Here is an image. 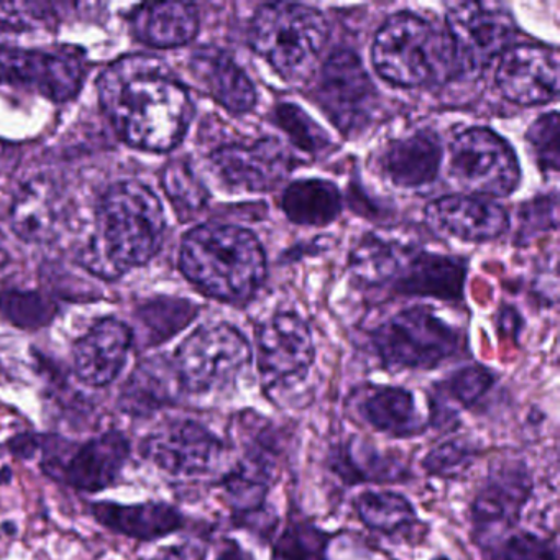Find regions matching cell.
I'll return each mask as SVG.
<instances>
[{
  "mask_svg": "<svg viewBox=\"0 0 560 560\" xmlns=\"http://www.w3.org/2000/svg\"><path fill=\"white\" fill-rule=\"evenodd\" d=\"M162 186L178 214L192 215L208 205V188L188 160L170 162L162 172Z\"/></svg>",
  "mask_w": 560,
  "mask_h": 560,
  "instance_id": "36",
  "label": "cell"
},
{
  "mask_svg": "<svg viewBox=\"0 0 560 560\" xmlns=\"http://www.w3.org/2000/svg\"><path fill=\"white\" fill-rule=\"evenodd\" d=\"M425 224L442 237L457 241H494L510 225L506 212L490 199L475 196H445L429 202L424 212Z\"/></svg>",
  "mask_w": 560,
  "mask_h": 560,
  "instance_id": "20",
  "label": "cell"
},
{
  "mask_svg": "<svg viewBox=\"0 0 560 560\" xmlns=\"http://www.w3.org/2000/svg\"><path fill=\"white\" fill-rule=\"evenodd\" d=\"M163 235L165 212L155 192L139 182L117 183L97 208L84 265L100 277H120L149 264L159 254Z\"/></svg>",
  "mask_w": 560,
  "mask_h": 560,
  "instance_id": "2",
  "label": "cell"
},
{
  "mask_svg": "<svg viewBox=\"0 0 560 560\" xmlns=\"http://www.w3.org/2000/svg\"><path fill=\"white\" fill-rule=\"evenodd\" d=\"M86 77L83 55L0 47V83L18 84L55 103L77 97Z\"/></svg>",
  "mask_w": 560,
  "mask_h": 560,
  "instance_id": "15",
  "label": "cell"
},
{
  "mask_svg": "<svg viewBox=\"0 0 560 560\" xmlns=\"http://www.w3.org/2000/svg\"><path fill=\"white\" fill-rule=\"evenodd\" d=\"M189 70L202 90L229 113H250L257 104V90L250 78L221 48H198L191 55Z\"/></svg>",
  "mask_w": 560,
  "mask_h": 560,
  "instance_id": "22",
  "label": "cell"
},
{
  "mask_svg": "<svg viewBox=\"0 0 560 560\" xmlns=\"http://www.w3.org/2000/svg\"><path fill=\"white\" fill-rule=\"evenodd\" d=\"M448 173L475 198H506L520 186L521 168L513 147L485 127L457 133L448 147Z\"/></svg>",
  "mask_w": 560,
  "mask_h": 560,
  "instance_id": "9",
  "label": "cell"
},
{
  "mask_svg": "<svg viewBox=\"0 0 560 560\" xmlns=\"http://www.w3.org/2000/svg\"><path fill=\"white\" fill-rule=\"evenodd\" d=\"M316 360L313 334L303 317L280 313L257 329V365L267 389L304 382Z\"/></svg>",
  "mask_w": 560,
  "mask_h": 560,
  "instance_id": "13",
  "label": "cell"
},
{
  "mask_svg": "<svg viewBox=\"0 0 560 560\" xmlns=\"http://www.w3.org/2000/svg\"><path fill=\"white\" fill-rule=\"evenodd\" d=\"M250 343L229 324L196 329L176 349L172 363L183 395L205 396L234 385L250 366Z\"/></svg>",
  "mask_w": 560,
  "mask_h": 560,
  "instance_id": "8",
  "label": "cell"
},
{
  "mask_svg": "<svg viewBox=\"0 0 560 560\" xmlns=\"http://www.w3.org/2000/svg\"><path fill=\"white\" fill-rule=\"evenodd\" d=\"M199 307L188 300L156 298L137 311L142 347H156L168 342L198 316Z\"/></svg>",
  "mask_w": 560,
  "mask_h": 560,
  "instance_id": "33",
  "label": "cell"
},
{
  "mask_svg": "<svg viewBox=\"0 0 560 560\" xmlns=\"http://www.w3.org/2000/svg\"><path fill=\"white\" fill-rule=\"evenodd\" d=\"M498 90L517 106H540L559 96V60L542 45H511L498 58Z\"/></svg>",
  "mask_w": 560,
  "mask_h": 560,
  "instance_id": "17",
  "label": "cell"
},
{
  "mask_svg": "<svg viewBox=\"0 0 560 560\" xmlns=\"http://www.w3.org/2000/svg\"><path fill=\"white\" fill-rule=\"evenodd\" d=\"M179 268L206 296L242 304L250 301L265 283L267 257L254 232L209 222L183 237Z\"/></svg>",
  "mask_w": 560,
  "mask_h": 560,
  "instance_id": "3",
  "label": "cell"
},
{
  "mask_svg": "<svg viewBox=\"0 0 560 560\" xmlns=\"http://www.w3.org/2000/svg\"><path fill=\"white\" fill-rule=\"evenodd\" d=\"M140 455L176 480L212 477L224 462L225 442L214 431L191 418L163 421L142 439Z\"/></svg>",
  "mask_w": 560,
  "mask_h": 560,
  "instance_id": "10",
  "label": "cell"
},
{
  "mask_svg": "<svg viewBox=\"0 0 560 560\" xmlns=\"http://www.w3.org/2000/svg\"><path fill=\"white\" fill-rule=\"evenodd\" d=\"M415 252L396 238L380 234L366 235L350 255V273L360 287H386L395 283Z\"/></svg>",
  "mask_w": 560,
  "mask_h": 560,
  "instance_id": "31",
  "label": "cell"
},
{
  "mask_svg": "<svg viewBox=\"0 0 560 560\" xmlns=\"http://www.w3.org/2000/svg\"><path fill=\"white\" fill-rule=\"evenodd\" d=\"M370 342L388 370H434L465 349L462 334L425 306L389 317L373 330Z\"/></svg>",
  "mask_w": 560,
  "mask_h": 560,
  "instance_id": "7",
  "label": "cell"
},
{
  "mask_svg": "<svg viewBox=\"0 0 560 560\" xmlns=\"http://www.w3.org/2000/svg\"><path fill=\"white\" fill-rule=\"evenodd\" d=\"M133 334L122 320L103 319L94 324L73 346L74 375L90 388L113 385L129 359Z\"/></svg>",
  "mask_w": 560,
  "mask_h": 560,
  "instance_id": "19",
  "label": "cell"
},
{
  "mask_svg": "<svg viewBox=\"0 0 560 560\" xmlns=\"http://www.w3.org/2000/svg\"><path fill=\"white\" fill-rule=\"evenodd\" d=\"M91 513L106 529L143 542L172 536L186 524L185 514L165 501L137 504L96 501L91 503Z\"/></svg>",
  "mask_w": 560,
  "mask_h": 560,
  "instance_id": "23",
  "label": "cell"
},
{
  "mask_svg": "<svg viewBox=\"0 0 560 560\" xmlns=\"http://www.w3.org/2000/svg\"><path fill=\"white\" fill-rule=\"evenodd\" d=\"M465 271L464 261L457 258L416 250L393 287L398 293L409 296L455 301L462 296Z\"/></svg>",
  "mask_w": 560,
  "mask_h": 560,
  "instance_id": "28",
  "label": "cell"
},
{
  "mask_svg": "<svg viewBox=\"0 0 560 560\" xmlns=\"http://www.w3.org/2000/svg\"><path fill=\"white\" fill-rule=\"evenodd\" d=\"M280 441L268 425L247 439L237 464L219 480L235 521L250 523L265 510L280 474Z\"/></svg>",
  "mask_w": 560,
  "mask_h": 560,
  "instance_id": "14",
  "label": "cell"
},
{
  "mask_svg": "<svg viewBox=\"0 0 560 560\" xmlns=\"http://www.w3.org/2000/svg\"><path fill=\"white\" fill-rule=\"evenodd\" d=\"M478 451L464 439L439 442L421 460L425 474L442 480L464 477L477 460Z\"/></svg>",
  "mask_w": 560,
  "mask_h": 560,
  "instance_id": "39",
  "label": "cell"
},
{
  "mask_svg": "<svg viewBox=\"0 0 560 560\" xmlns=\"http://www.w3.org/2000/svg\"><path fill=\"white\" fill-rule=\"evenodd\" d=\"M360 419L389 439H415L431 428L418 408L415 393L402 386L365 388L355 402Z\"/></svg>",
  "mask_w": 560,
  "mask_h": 560,
  "instance_id": "21",
  "label": "cell"
},
{
  "mask_svg": "<svg viewBox=\"0 0 560 560\" xmlns=\"http://www.w3.org/2000/svg\"><path fill=\"white\" fill-rule=\"evenodd\" d=\"M360 523L380 536L415 542L424 536V523L415 504L398 491L366 490L353 500Z\"/></svg>",
  "mask_w": 560,
  "mask_h": 560,
  "instance_id": "27",
  "label": "cell"
},
{
  "mask_svg": "<svg viewBox=\"0 0 560 560\" xmlns=\"http://www.w3.org/2000/svg\"><path fill=\"white\" fill-rule=\"evenodd\" d=\"M497 376L483 365H467L442 380L435 392L441 401H451L464 409H474L493 389Z\"/></svg>",
  "mask_w": 560,
  "mask_h": 560,
  "instance_id": "37",
  "label": "cell"
},
{
  "mask_svg": "<svg viewBox=\"0 0 560 560\" xmlns=\"http://www.w3.org/2000/svg\"><path fill=\"white\" fill-rule=\"evenodd\" d=\"M211 165L215 175L234 189L267 192L291 175L294 159L288 147L275 137L257 140L252 145L231 143L214 150Z\"/></svg>",
  "mask_w": 560,
  "mask_h": 560,
  "instance_id": "16",
  "label": "cell"
},
{
  "mask_svg": "<svg viewBox=\"0 0 560 560\" xmlns=\"http://www.w3.org/2000/svg\"><path fill=\"white\" fill-rule=\"evenodd\" d=\"M527 143L540 172L556 176L559 173V114H544L526 133Z\"/></svg>",
  "mask_w": 560,
  "mask_h": 560,
  "instance_id": "40",
  "label": "cell"
},
{
  "mask_svg": "<svg viewBox=\"0 0 560 560\" xmlns=\"http://www.w3.org/2000/svg\"><path fill=\"white\" fill-rule=\"evenodd\" d=\"M329 468L346 485L402 483L412 474L399 455L380 451L366 439L353 435L340 442L329 454Z\"/></svg>",
  "mask_w": 560,
  "mask_h": 560,
  "instance_id": "24",
  "label": "cell"
},
{
  "mask_svg": "<svg viewBox=\"0 0 560 560\" xmlns=\"http://www.w3.org/2000/svg\"><path fill=\"white\" fill-rule=\"evenodd\" d=\"M183 395L172 360L150 357L133 370L124 383L117 399L120 411L133 418H147L160 409L168 408Z\"/></svg>",
  "mask_w": 560,
  "mask_h": 560,
  "instance_id": "25",
  "label": "cell"
},
{
  "mask_svg": "<svg viewBox=\"0 0 560 560\" xmlns=\"http://www.w3.org/2000/svg\"><path fill=\"white\" fill-rule=\"evenodd\" d=\"M0 313L21 329H42L57 317L58 306L47 294L8 288L0 291Z\"/></svg>",
  "mask_w": 560,
  "mask_h": 560,
  "instance_id": "35",
  "label": "cell"
},
{
  "mask_svg": "<svg viewBox=\"0 0 560 560\" xmlns=\"http://www.w3.org/2000/svg\"><path fill=\"white\" fill-rule=\"evenodd\" d=\"M11 470L9 468H5L4 474L0 471V483H8L9 480H11Z\"/></svg>",
  "mask_w": 560,
  "mask_h": 560,
  "instance_id": "45",
  "label": "cell"
},
{
  "mask_svg": "<svg viewBox=\"0 0 560 560\" xmlns=\"http://www.w3.org/2000/svg\"><path fill=\"white\" fill-rule=\"evenodd\" d=\"M137 40L159 50L185 47L199 32L198 9L185 2H155L140 5L132 14Z\"/></svg>",
  "mask_w": 560,
  "mask_h": 560,
  "instance_id": "29",
  "label": "cell"
},
{
  "mask_svg": "<svg viewBox=\"0 0 560 560\" xmlns=\"http://www.w3.org/2000/svg\"><path fill=\"white\" fill-rule=\"evenodd\" d=\"M281 206L293 224L323 228L339 218L342 196L334 183L300 179L284 189Z\"/></svg>",
  "mask_w": 560,
  "mask_h": 560,
  "instance_id": "32",
  "label": "cell"
},
{
  "mask_svg": "<svg viewBox=\"0 0 560 560\" xmlns=\"http://www.w3.org/2000/svg\"><path fill=\"white\" fill-rule=\"evenodd\" d=\"M434 560H448L447 557H435Z\"/></svg>",
  "mask_w": 560,
  "mask_h": 560,
  "instance_id": "46",
  "label": "cell"
},
{
  "mask_svg": "<svg viewBox=\"0 0 560 560\" xmlns=\"http://www.w3.org/2000/svg\"><path fill=\"white\" fill-rule=\"evenodd\" d=\"M533 491V477L523 462H501L491 468L488 480L471 501V524L478 533L513 527Z\"/></svg>",
  "mask_w": 560,
  "mask_h": 560,
  "instance_id": "18",
  "label": "cell"
},
{
  "mask_svg": "<svg viewBox=\"0 0 560 560\" xmlns=\"http://www.w3.org/2000/svg\"><path fill=\"white\" fill-rule=\"evenodd\" d=\"M334 534L311 520L291 517L273 544V560H329Z\"/></svg>",
  "mask_w": 560,
  "mask_h": 560,
  "instance_id": "34",
  "label": "cell"
},
{
  "mask_svg": "<svg viewBox=\"0 0 560 560\" xmlns=\"http://www.w3.org/2000/svg\"><path fill=\"white\" fill-rule=\"evenodd\" d=\"M442 149L438 137L418 132L389 143L380 159L383 175L406 189L431 185L441 168Z\"/></svg>",
  "mask_w": 560,
  "mask_h": 560,
  "instance_id": "26",
  "label": "cell"
},
{
  "mask_svg": "<svg viewBox=\"0 0 560 560\" xmlns=\"http://www.w3.org/2000/svg\"><path fill=\"white\" fill-rule=\"evenodd\" d=\"M275 124L287 132L294 147L310 153V155H324L332 149V140L326 130L314 122L300 106L284 103L275 110Z\"/></svg>",
  "mask_w": 560,
  "mask_h": 560,
  "instance_id": "38",
  "label": "cell"
},
{
  "mask_svg": "<svg viewBox=\"0 0 560 560\" xmlns=\"http://www.w3.org/2000/svg\"><path fill=\"white\" fill-rule=\"evenodd\" d=\"M215 560H255V557L247 549H244L237 540L225 539Z\"/></svg>",
  "mask_w": 560,
  "mask_h": 560,
  "instance_id": "44",
  "label": "cell"
},
{
  "mask_svg": "<svg viewBox=\"0 0 560 560\" xmlns=\"http://www.w3.org/2000/svg\"><path fill=\"white\" fill-rule=\"evenodd\" d=\"M97 90L107 119L127 145L165 153L185 139L195 107L160 58H119L101 74Z\"/></svg>",
  "mask_w": 560,
  "mask_h": 560,
  "instance_id": "1",
  "label": "cell"
},
{
  "mask_svg": "<svg viewBox=\"0 0 560 560\" xmlns=\"http://www.w3.org/2000/svg\"><path fill=\"white\" fill-rule=\"evenodd\" d=\"M493 560H559V552L546 537L529 530L513 533L497 547Z\"/></svg>",
  "mask_w": 560,
  "mask_h": 560,
  "instance_id": "41",
  "label": "cell"
},
{
  "mask_svg": "<svg viewBox=\"0 0 560 560\" xmlns=\"http://www.w3.org/2000/svg\"><path fill=\"white\" fill-rule=\"evenodd\" d=\"M8 445L15 457L40 458L42 471L48 478L83 493H97L116 485L132 454L129 438L116 429L83 444L57 434L24 432Z\"/></svg>",
  "mask_w": 560,
  "mask_h": 560,
  "instance_id": "4",
  "label": "cell"
},
{
  "mask_svg": "<svg viewBox=\"0 0 560 560\" xmlns=\"http://www.w3.org/2000/svg\"><path fill=\"white\" fill-rule=\"evenodd\" d=\"M516 25L506 9L464 2L447 12V38L454 70L478 77L511 47Z\"/></svg>",
  "mask_w": 560,
  "mask_h": 560,
  "instance_id": "11",
  "label": "cell"
},
{
  "mask_svg": "<svg viewBox=\"0 0 560 560\" xmlns=\"http://www.w3.org/2000/svg\"><path fill=\"white\" fill-rule=\"evenodd\" d=\"M329 38V25L317 9L303 4H267L255 12L248 42L284 81L313 77Z\"/></svg>",
  "mask_w": 560,
  "mask_h": 560,
  "instance_id": "5",
  "label": "cell"
},
{
  "mask_svg": "<svg viewBox=\"0 0 560 560\" xmlns=\"http://www.w3.org/2000/svg\"><path fill=\"white\" fill-rule=\"evenodd\" d=\"M372 63L386 83L406 90L429 86L454 68L447 35L409 12L392 15L376 32Z\"/></svg>",
  "mask_w": 560,
  "mask_h": 560,
  "instance_id": "6",
  "label": "cell"
},
{
  "mask_svg": "<svg viewBox=\"0 0 560 560\" xmlns=\"http://www.w3.org/2000/svg\"><path fill=\"white\" fill-rule=\"evenodd\" d=\"M316 100L330 122L355 136L373 122L378 109V90L353 51L340 48L320 68Z\"/></svg>",
  "mask_w": 560,
  "mask_h": 560,
  "instance_id": "12",
  "label": "cell"
},
{
  "mask_svg": "<svg viewBox=\"0 0 560 560\" xmlns=\"http://www.w3.org/2000/svg\"><path fill=\"white\" fill-rule=\"evenodd\" d=\"M63 212L55 185L35 179L25 185L15 198L11 211L12 229L24 241L47 244L60 231Z\"/></svg>",
  "mask_w": 560,
  "mask_h": 560,
  "instance_id": "30",
  "label": "cell"
},
{
  "mask_svg": "<svg viewBox=\"0 0 560 560\" xmlns=\"http://www.w3.org/2000/svg\"><path fill=\"white\" fill-rule=\"evenodd\" d=\"M42 4H0V32H21L48 24L51 12Z\"/></svg>",
  "mask_w": 560,
  "mask_h": 560,
  "instance_id": "42",
  "label": "cell"
},
{
  "mask_svg": "<svg viewBox=\"0 0 560 560\" xmlns=\"http://www.w3.org/2000/svg\"><path fill=\"white\" fill-rule=\"evenodd\" d=\"M208 547L199 540H183L179 544L165 547L153 556L152 560H206Z\"/></svg>",
  "mask_w": 560,
  "mask_h": 560,
  "instance_id": "43",
  "label": "cell"
}]
</instances>
